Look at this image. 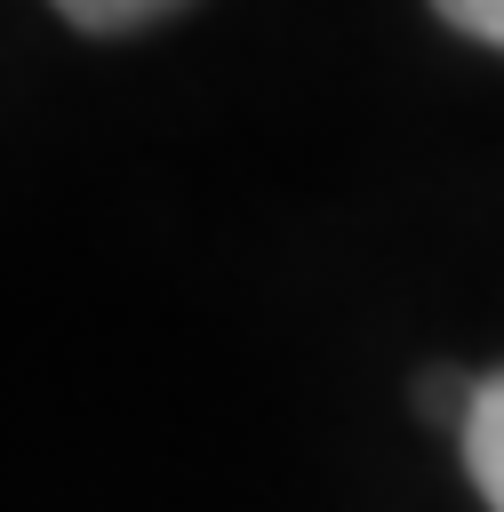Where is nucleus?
Segmentation results:
<instances>
[{
	"label": "nucleus",
	"instance_id": "obj_1",
	"mask_svg": "<svg viewBox=\"0 0 504 512\" xmlns=\"http://www.w3.org/2000/svg\"><path fill=\"white\" fill-rule=\"evenodd\" d=\"M464 472L488 496V512H504V368L480 376V400L464 416Z\"/></svg>",
	"mask_w": 504,
	"mask_h": 512
},
{
	"label": "nucleus",
	"instance_id": "obj_2",
	"mask_svg": "<svg viewBox=\"0 0 504 512\" xmlns=\"http://www.w3.org/2000/svg\"><path fill=\"white\" fill-rule=\"evenodd\" d=\"M64 24H80V32H136V24H160V16H176L184 0H48Z\"/></svg>",
	"mask_w": 504,
	"mask_h": 512
},
{
	"label": "nucleus",
	"instance_id": "obj_3",
	"mask_svg": "<svg viewBox=\"0 0 504 512\" xmlns=\"http://www.w3.org/2000/svg\"><path fill=\"white\" fill-rule=\"evenodd\" d=\"M464 40H480V48H504V0H432Z\"/></svg>",
	"mask_w": 504,
	"mask_h": 512
}]
</instances>
